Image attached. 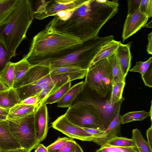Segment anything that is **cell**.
<instances>
[{"mask_svg": "<svg viewBox=\"0 0 152 152\" xmlns=\"http://www.w3.org/2000/svg\"><path fill=\"white\" fill-rule=\"evenodd\" d=\"M51 126L72 139H76L83 141H91L93 137L83 128L69 121L64 114L53 121Z\"/></svg>", "mask_w": 152, "mask_h": 152, "instance_id": "9c48e42d", "label": "cell"}, {"mask_svg": "<svg viewBox=\"0 0 152 152\" xmlns=\"http://www.w3.org/2000/svg\"><path fill=\"white\" fill-rule=\"evenodd\" d=\"M34 18V10L29 0H18L8 17L0 26V40L13 57L26 38L27 32Z\"/></svg>", "mask_w": 152, "mask_h": 152, "instance_id": "7a4b0ae2", "label": "cell"}, {"mask_svg": "<svg viewBox=\"0 0 152 152\" xmlns=\"http://www.w3.org/2000/svg\"><path fill=\"white\" fill-rule=\"evenodd\" d=\"M147 27L148 28H151L152 27V21L148 23L147 24H146L144 27Z\"/></svg>", "mask_w": 152, "mask_h": 152, "instance_id": "681fc988", "label": "cell"}, {"mask_svg": "<svg viewBox=\"0 0 152 152\" xmlns=\"http://www.w3.org/2000/svg\"><path fill=\"white\" fill-rule=\"evenodd\" d=\"M52 83H55V81L50 74L36 82L15 89L21 101L38 94L44 88Z\"/></svg>", "mask_w": 152, "mask_h": 152, "instance_id": "8fae6325", "label": "cell"}, {"mask_svg": "<svg viewBox=\"0 0 152 152\" xmlns=\"http://www.w3.org/2000/svg\"><path fill=\"white\" fill-rule=\"evenodd\" d=\"M121 42L114 39L107 42L101 47L93 60L91 65L101 60L108 58L114 54Z\"/></svg>", "mask_w": 152, "mask_h": 152, "instance_id": "d6986e66", "label": "cell"}, {"mask_svg": "<svg viewBox=\"0 0 152 152\" xmlns=\"http://www.w3.org/2000/svg\"><path fill=\"white\" fill-rule=\"evenodd\" d=\"M21 148L10 131L7 120L0 121V152H6Z\"/></svg>", "mask_w": 152, "mask_h": 152, "instance_id": "5bb4252c", "label": "cell"}, {"mask_svg": "<svg viewBox=\"0 0 152 152\" xmlns=\"http://www.w3.org/2000/svg\"><path fill=\"white\" fill-rule=\"evenodd\" d=\"M152 65V57H150L146 61L136 62L135 66L129 70L130 72H137L143 75Z\"/></svg>", "mask_w": 152, "mask_h": 152, "instance_id": "d6a6232c", "label": "cell"}, {"mask_svg": "<svg viewBox=\"0 0 152 152\" xmlns=\"http://www.w3.org/2000/svg\"><path fill=\"white\" fill-rule=\"evenodd\" d=\"M71 87V82L66 83L49 96L42 104L46 105L58 102Z\"/></svg>", "mask_w": 152, "mask_h": 152, "instance_id": "83f0119b", "label": "cell"}, {"mask_svg": "<svg viewBox=\"0 0 152 152\" xmlns=\"http://www.w3.org/2000/svg\"><path fill=\"white\" fill-rule=\"evenodd\" d=\"M142 78L145 86L152 87V65L141 76Z\"/></svg>", "mask_w": 152, "mask_h": 152, "instance_id": "74e56055", "label": "cell"}, {"mask_svg": "<svg viewBox=\"0 0 152 152\" xmlns=\"http://www.w3.org/2000/svg\"><path fill=\"white\" fill-rule=\"evenodd\" d=\"M50 70L46 66H32L21 79L14 84L13 87L17 88L37 82L50 74Z\"/></svg>", "mask_w": 152, "mask_h": 152, "instance_id": "4fadbf2b", "label": "cell"}, {"mask_svg": "<svg viewBox=\"0 0 152 152\" xmlns=\"http://www.w3.org/2000/svg\"><path fill=\"white\" fill-rule=\"evenodd\" d=\"M141 0H129L128 1V11L127 15L134 13L139 9Z\"/></svg>", "mask_w": 152, "mask_h": 152, "instance_id": "f35d334b", "label": "cell"}, {"mask_svg": "<svg viewBox=\"0 0 152 152\" xmlns=\"http://www.w3.org/2000/svg\"><path fill=\"white\" fill-rule=\"evenodd\" d=\"M148 19L145 15L141 13L139 9L132 14L127 15L122 34L123 42L144 27Z\"/></svg>", "mask_w": 152, "mask_h": 152, "instance_id": "30bf717a", "label": "cell"}, {"mask_svg": "<svg viewBox=\"0 0 152 152\" xmlns=\"http://www.w3.org/2000/svg\"><path fill=\"white\" fill-rule=\"evenodd\" d=\"M75 152H84L81 147L77 143L76 144V149Z\"/></svg>", "mask_w": 152, "mask_h": 152, "instance_id": "c3c4849f", "label": "cell"}, {"mask_svg": "<svg viewBox=\"0 0 152 152\" xmlns=\"http://www.w3.org/2000/svg\"><path fill=\"white\" fill-rule=\"evenodd\" d=\"M34 113L26 116L7 119L10 131L21 147L30 151L40 143L34 125Z\"/></svg>", "mask_w": 152, "mask_h": 152, "instance_id": "5b68a950", "label": "cell"}, {"mask_svg": "<svg viewBox=\"0 0 152 152\" xmlns=\"http://www.w3.org/2000/svg\"><path fill=\"white\" fill-rule=\"evenodd\" d=\"M100 152H139L136 146L122 147L104 145L97 149Z\"/></svg>", "mask_w": 152, "mask_h": 152, "instance_id": "1f68e13d", "label": "cell"}, {"mask_svg": "<svg viewBox=\"0 0 152 152\" xmlns=\"http://www.w3.org/2000/svg\"><path fill=\"white\" fill-rule=\"evenodd\" d=\"M34 118L37 140L40 143L46 138L48 129V115L46 105L42 104L37 109Z\"/></svg>", "mask_w": 152, "mask_h": 152, "instance_id": "7c38bea8", "label": "cell"}, {"mask_svg": "<svg viewBox=\"0 0 152 152\" xmlns=\"http://www.w3.org/2000/svg\"></svg>", "mask_w": 152, "mask_h": 152, "instance_id": "f5cc1de1", "label": "cell"}, {"mask_svg": "<svg viewBox=\"0 0 152 152\" xmlns=\"http://www.w3.org/2000/svg\"><path fill=\"white\" fill-rule=\"evenodd\" d=\"M120 108L117 113L111 122L104 132L99 136L93 137L91 139V141L93 142L98 145L102 146L108 141L117 136L120 132L121 124V115H120Z\"/></svg>", "mask_w": 152, "mask_h": 152, "instance_id": "9a60e30c", "label": "cell"}, {"mask_svg": "<svg viewBox=\"0 0 152 152\" xmlns=\"http://www.w3.org/2000/svg\"><path fill=\"white\" fill-rule=\"evenodd\" d=\"M146 136L147 142L151 148H152V126L149 128L146 131Z\"/></svg>", "mask_w": 152, "mask_h": 152, "instance_id": "7bdbcfd3", "label": "cell"}, {"mask_svg": "<svg viewBox=\"0 0 152 152\" xmlns=\"http://www.w3.org/2000/svg\"><path fill=\"white\" fill-rule=\"evenodd\" d=\"M96 152H100L98 150H97L96 151Z\"/></svg>", "mask_w": 152, "mask_h": 152, "instance_id": "816d5d0a", "label": "cell"}, {"mask_svg": "<svg viewBox=\"0 0 152 152\" xmlns=\"http://www.w3.org/2000/svg\"><path fill=\"white\" fill-rule=\"evenodd\" d=\"M64 84L61 82L58 81L55 83L51 84L44 88L38 94L37 109L41 105L49 96Z\"/></svg>", "mask_w": 152, "mask_h": 152, "instance_id": "484cf974", "label": "cell"}, {"mask_svg": "<svg viewBox=\"0 0 152 152\" xmlns=\"http://www.w3.org/2000/svg\"><path fill=\"white\" fill-rule=\"evenodd\" d=\"M86 0H41L38 3L34 10V17L41 20L50 16H55L61 11L69 10L78 7Z\"/></svg>", "mask_w": 152, "mask_h": 152, "instance_id": "ba28073f", "label": "cell"}, {"mask_svg": "<svg viewBox=\"0 0 152 152\" xmlns=\"http://www.w3.org/2000/svg\"><path fill=\"white\" fill-rule=\"evenodd\" d=\"M18 1L0 0V26L11 14Z\"/></svg>", "mask_w": 152, "mask_h": 152, "instance_id": "cb8c5ba5", "label": "cell"}, {"mask_svg": "<svg viewBox=\"0 0 152 152\" xmlns=\"http://www.w3.org/2000/svg\"><path fill=\"white\" fill-rule=\"evenodd\" d=\"M131 43L120 44L115 54L124 77H126L131 67L132 56L130 51Z\"/></svg>", "mask_w": 152, "mask_h": 152, "instance_id": "2e32d148", "label": "cell"}, {"mask_svg": "<svg viewBox=\"0 0 152 152\" xmlns=\"http://www.w3.org/2000/svg\"><path fill=\"white\" fill-rule=\"evenodd\" d=\"M12 56L0 40V73L10 62Z\"/></svg>", "mask_w": 152, "mask_h": 152, "instance_id": "4dcf8cb0", "label": "cell"}, {"mask_svg": "<svg viewBox=\"0 0 152 152\" xmlns=\"http://www.w3.org/2000/svg\"><path fill=\"white\" fill-rule=\"evenodd\" d=\"M20 102L18 93L13 87L0 91V107L10 109Z\"/></svg>", "mask_w": 152, "mask_h": 152, "instance_id": "e0dca14e", "label": "cell"}, {"mask_svg": "<svg viewBox=\"0 0 152 152\" xmlns=\"http://www.w3.org/2000/svg\"><path fill=\"white\" fill-rule=\"evenodd\" d=\"M15 79L14 63L10 62L0 73V80L10 88L13 87Z\"/></svg>", "mask_w": 152, "mask_h": 152, "instance_id": "603a6c76", "label": "cell"}, {"mask_svg": "<svg viewBox=\"0 0 152 152\" xmlns=\"http://www.w3.org/2000/svg\"><path fill=\"white\" fill-rule=\"evenodd\" d=\"M8 88H9L0 80V91L4 90Z\"/></svg>", "mask_w": 152, "mask_h": 152, "instance_id": "7dc6e473", "label": "cell"}, {"mask_svg": "<svg viewBox=\"0 0 152 152\" xmlns=\"http://www.w3.org/2000/svg\"><path fill=\"white\" fill-rule=\"evenodd\" d=\"M109 62L112 86L117 83L125 82L124 76L115 54L107 58Z\"/></svg>", "mask_w": 152, "mask_h": 152, "instance_id": "ffe728a7", "label": "cell"}, {"mask_svg": "<svg viewBox=\"0 0 152 152\" xmlns=\"http://www.w3.org/2000/svg\"><path fill=\"white\" fill-rule=\"evenodd\" d=\"M9 110L0 107V118L5 120L7 119V117L8 114Z\"/></svg>", "mask_w": 152, "mask_h": 152, "instance_id": "ee69618b", "label": "cell"}, {"mask_svg": "<svg viewBox=\"0 0 152 152\" xmlns=\"http://www.w3.org/2000/svg\"><path fill=\"white\" fill-rule=\"evenodd\" d=\"M34 152H48L47 147L43 144H39L36 147Z\"/></svg>", "mask_w": 152, "mask_h": 152, "instance_id": "f6af8a7d", "label": "cell"}, {"mask_svg": "<svg viewBox=\"0 0 152 152\" xmlns=\"http://www.w3.org/2000/svg\"><path fill=\"white\" fill-rule=\"evenodd\" d=\"M88 133L92 135L93 137H97L102 134L104 132L103 131L91 128H83Z\"/></svg>", "mask_w": 152, "mask_h": 152, "instance_id": "60d3db41", "label": "cell"}, {"mask_svg": "<svg viewBox=\"0 0 152 152\" xmlns=\"http://www.w3.org/2000/svg\"><path fill=\"white\" fill-rule=\"evenodd\" d=\"M70 138L66 137L58 138L53 143L47 147L48 152L55 151L59 149L64 146Z\"/></svg>", "mask_w": 152, "mask_h": 152, "instance_id": "e575fe53", "label": "cell"}, {"mask_svg": "<svg viewBox=\"0 0 152 152\" xmlns=\"http://www.w3.org/2000/svg\"><path fill=\"white\" fill-rule=\"evenodd\" d=\"M82 42L78 38L45 28L33 37L28 53L29 58L53 53Z\"/></svg>", "mask_w": 152, "mask_h": 152, "instance_id": "3957f363", "label": "cell"}, {"mask_svg": "<svg viewBox=\"0 0 152 152\" xmlns=\"http://www.w3.org/2000/svg\"><path fill=\"white\" fill-rule=\"evenodd\" d=\"M85 77L84 82L88 88L101 97L105 98L111 91L112 86L107 58L91 65Z\"/></svg>", "mask_w": 152, "mask_h": 152, "instance_id": "277c9868", "label": "cell"}, {"mask_svg": "<svg viewBox=\"0 0 152 152\" xmlns=\"http://www.w3.org/2000/svg\"><path fill=\"white\" fill-rule=\"evenodd\" d=\"M140 12L149 18L152 16V1L141 0L139 7Z\"/></svg>", "mask_w": 152, "mask_h": 152, "instance_id": "836d02e7", "label": "cell"}, {"mask_svg": "<svg viewBox=\"0 0 152 152\" xmlns=\"http://www.w3.org/2000/svg\"></svg>", "mask_w": 152, "mask_h": 152, "instance_id": "db71d44e", "label": "cell"}, {"mask_svg": "<svg viewBox=\"0 0 152 152\" xmlns=\"http://www.w3.org/2000/svg\"><path fill=\"white\" fill-rule=\"evenodd\" d=\"M81 70L83 69L71 67H59L51 69L50 74L51 75H55L76 72Z\"/></svg>", "mask_w": 152, "mask_h": 152, "instance_id": "d590c367", "label": "cell"}, {"mask_svg": "<svg viewBox=\"0 0 152 152\" xmlns=\"http://www.w3.org/2000/svg\"><path fill=\"white\" fill-rule=\"evenodd\" d=\"M152 32H151L148 35V43L146 47V50L148 54H152Z\"/></svg>", "mask_w": 152, "mask_h": 152, "instance_id": "b9f144b4", "label": "cell"}, {"mask_svg": "<svg viewBox=\"0 0 152 152\" xmlns=\"http://www.w3.org/2000/svg\"><path fill=\"white\" fill-rule=\"evenodd\" d=\"M64 115L70 122L82 128L105 130L101 114L92 105L80 104L70 107Z\"/></svg>", "mask_w": 152, "mask_h": 152, "instance_id": "8992f818", "label": "cell"}, {"mask_svg": "<svg viewBox=\"0 0 152 152\" xmlns=\"http://www.w3.org/2000/svg\"><path fill=\"white\" fill-rule=\"evenodd\" d=\"M125 85V81L117 83L112 86L109 99L111 104L115 105L118 104L123 98L122 94Z\"/></svg>", "mask_w": 152, "mask_h": 152, "instance_id": "f1b7e54d", "label": "cell"}, {"mask_svg": "<svg viewBox=\"0 0 152 152\" xmlns=\"http://www.w3.org/2000/svg\"><path fill=\"white\" fill-rule=\"evenodd\" d=\"M37 109V107L34 105L17 104L10 109L7 119L26 116L34 113Z\"/></svg>", "mask_w": 152, "mask_h": 152, "instance_id": "44dd1931", "label": "cell"}, {"mask_svg": "<svg viewBox=\"0 0 152 152\" xmlns=\"http://www.w3.org/2000/svg\"><path fill=\"white\" fill-rule=\"evenodd\" d=\"M4 120H5L3 119L2 118H0V121H3Z\"/></svg>", "mask_w": 152, "mask_h": 152, "instance_id": "f907efd6", "label": "cell"}, {"mask_svg": "<svg viewBox=\"0 0 152 152\" xmlns=\"http://www.w3.org/2000/svg\"><path fill=\"white\" fill-rule=\"evenodd\" d=\"M84 84L85 82L82 81L71 87L58 102L57 107L68 108L69 107L73 100L83 90Z\"/></svg>", "mask_w": 152, "mask_h": 152, "instance_id": "ac0fdd59", "label": "cell"}, {"mask_svg": "<svg viewBox=\"0 0 152 152\" xmlns=\"http://www.w3.org/2000/svg\"><path fill=\"white\" fill-rule=\"evenodd\" d=\"M31 151L26 149L21 148L15 149L10 150L6 152H31Z\"/></svg>", "mask_w": 152, "mask_h": 152, "instance_id": "bcb514c9", "label": "cell"}, {"mask_svg": "<svg viewBox=\"0 0 152 152\" xmlns=\"http://www.w3.org/2000/svg\"><path fill=\"white\" fill-rule=\"evenodd\" d=\"M106 145L122 147L135 146L132 139L116 136L108 141L104 144Z\"/></svg>", "mask_w": 152, "mask_h": 152, "instance_id": "f546056e", "label": "cell"}, {"mask_svg": "<svg viewBox=\"0 0 152 152\" xmlns=\"http://www.w3.org/2000/svg\"><path fill=\"white\" fill-rule=\"evenodd\" d=\"M132 139L139 152H152V148L144 139L139 129L137 128L134 129L132 130Z\"/></svg>", "mask_w": 152, "mask_h": 152, "instance_id": "d4e9b609", "label": "cell"}, {"mask_svg": "<svg viewBox=\"0 0 152 152\" xmlns=\"http://www.w3.org/2000/svg\"><path fill=\"white\" fill-rule=\"evenodd\" d=\"M32 66L24 57L19 61L14 63L15 83L21 79Z\"/></svg>", "mask_w": 152, "mask_h": 152, "instance_id": "4316f807", "label": "cell"}, {"mask_svg": "<svg viewBox=\"0 0 152 152\" xmlns=\"http://www.w3.org/2000/svg\"><path fill=\"white\" fill-rule=\"evenodd\" d=\"M37 102L38 95L27 98L21 101L19 104L34 105L37 107Z\"/></svg>", "mask_w": 152, "mask_h": 152, "instance_id": "ab89813d", "label": "cell"}, {"mask_svg": "<svg viewBox=\"0 0 152 152\" xmlns=\"http://www.w3.org/2000/svg\"><path fill=\"white\" fill-rule=\"evenodd\" d=\"M148 117H150L152 121V101L149 112L142 110L128 112L121 116V123L124 124L135 121H142Z\"/></svg>", "mask_w": 152, "mask_h": 152, "instance_id": "7402d4cb", "label": "cell"}, {"mask_svg": "<svg viewBox=\"0 0 152 152\" xmlns=\"http://www.w3.org/2000/svg\"><path fill=\"white\" fill-rule=\"evenodd\" d=\"M124 99L122 98L118 104L112 105L109 99H97L85 83L82 91L72 101L70 107L80 104H86L94 107L100 113L105 129L116 116Z\"/></svg>", "mask_w": 152, "mask_h": 152, "instance_id": "52a82bcc", "label": "cell"}, {"mask_svg": "<svg viewBox=\"0 0 152 152\" xmlns=\"http://www.w3.org/2000/svg\"><path fill=\"white\" fill-rule=\"evenodd\" d=\"M77 143L70 139L64 146L59 149L48 152H75Z\"/></svg>", "mask_w": 152, "mask_h": 152, "instance_id": "8d00e7d4", "label": "cell"}, {"mask_svg": "<svg viewBox=\"0 0 152 152\" xmlns=\"http://www.w3.org/2000/svg\"><path fill=\"white\" fill-rule=\"evenodd\" d=\"M114 39L113 35L103 37L98 36L53 53L30 57L27 60L32 66H45L50 69L71 67L88 70L101 47Z\"/></svg>", "mask_w": 152, "mask_h": 152, "instance_id": "6da1fadb", "label": "cell"}]
</instances>
